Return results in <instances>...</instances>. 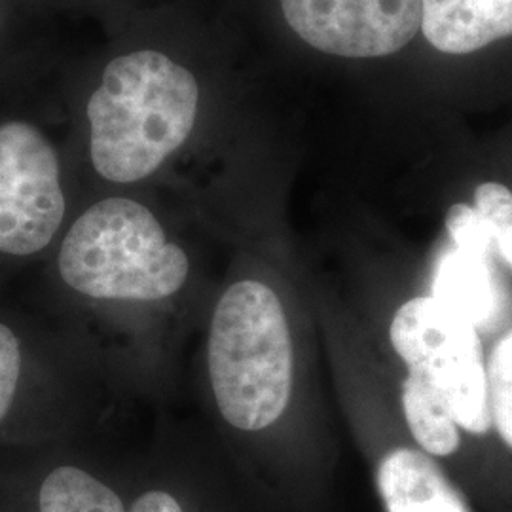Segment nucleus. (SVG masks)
I'll return each mask as SVG.
<instances>
[{
    "mask_svg": "<svg viewBox=\"0 0 512 512\" xmlns=\"http://www.w3.org/2000/svg\"><path fill=\"white\" fill-rule=\"evenodd\" d=\"M486 378L492 425L512 450V329L495 344L486 365Z\"/></svg>",
    "mask_w": 512,
    "mask_h": 512,
    "instance_id": "9b49d317",
    "label": "nucleus"
},
{
    "mask_svg": "<svg viewBox=\"0 0 512 512\" xmlns=\"http://www.w3.org/2000/svg\"><path fill=\"white\" fill-rule=\"evenodd\" d=\"M492 256L454 247L440 256L433 277V298L469 319L476 329L497 315L499 293Z\"/></svg>",
    "mask_w": 512,
    "mask_h": 512,
    "instance_id": "6e6552de",
    "label": "nucleus"
},
{
    "mask_svg": "<svg viewBox=\"0 0 512 512\" xmlns=\"http://www.w3.org/2000/svg\"><path fill=\"white\" fill-rule=\"evenodd\" d=\"M61 281L103 304H162L183 291L192 264L143 203L107 198L74 220L57 256Z\"/></svg>",
    "mask_w": 512,
    "mask_h": 512,
    "instance_id": "7ed1b4c3",
    "label": "nucleus"
},
{
    "mask_svg": "<svg viewBox=\"0 0 512 512\" xmlns=\"http://www.w3.org/2000/svg\"><path fill=\"white\" fill-rule=\"evenodd\" d=\"M281 8L315 50L351 59L395 54L421 29V0H281Z\"/></svg>",
    "mask_w": 512,
    "mask_h": 512,
    "instance_id": "423d86ee",
    "label": "nucleus"
},
{
    "mask_svg": "<svg viewBox=\"0 0 512 512\" xmlns=\"http://www.w3.org/2000/svg\"><path fill=\"white\" fill-rule=\"evenodd\" d=\"M21 344L16 332L0 323V421L4 420L16 401L21 380Z\"/></svg>",
    "mask_w": 512,
    "mask_h": 512,
    "instance_id": "4468645a",
    "label": "nucleus"
},
{
    "mask_svg": "<svg viewBox=\"0 0 512 512\" xmlns=\"http://www.w3.org/2000/svg\"><path fill=\"white\" fill-rule=\"evenodd\" d=\"M475 209L494 232L495 255L512 268V192L499 183L476 186Z\"/></svg>",
    "mask_w": 512,
    "mask_h": 512,
    "instance_id": "f8f14e48",
    "label": "nucleus"
},
{
    "mask_svg": "<svg viewBox=\"0 0 512 512\" xmlns=\"http://www.w3.org/2000/svg\"><path fill=\"white\" fill-rule=\"evenodd\" d=\"M205 355L213 403L228 427L253 435L283 418L293 397V334L268 283L238 277L226 285L211 313Z\"/></svg>",
    "mask_w": 512,
    "mask_h": 512,
    "instance_id": "f03ea898",
    "label": "nucleus"
},
{
    "mask_svg": "<svg viewBox=\"0 0 512 512\" xmlns=\"http://www.w3.org/2000/svg\"><path fill=\"white\" fill-rule=\"evenodd\" d=\"M200 105L194 74L152 50L112 59L88 103L90 154L110 183H139L190 137Z\"/></svg>",
    "mask_w": 512,
    "mask_h": 512,
    "instance_id": "f257e3e1",
    "label": "nucleus"
},
{
    "mask_svg": "<svg viewBox=\"0 0 512 512\" xmlns=\"http://www.w3.org/2000/svg\"><path fill=\"white\" fill-rule=\"evenodd\" d=\"M403 410L412 437L431 458H452L461 446L459 427L439 391L414 372L403 382Z\"/></svg>",
    "mask_w": 512,
    "mask_h": 512,
    "instance_id": "1a4fd4ad",
    "label": "nucleus"
},
{
    "mask_svg": "<svg viewBox=\"0 0 512 512\" xmlns=\"http://www.w3.org/2000/svg\"><path fill=\"white\" fill-rule=\"evenodd\" d=\"M129 512H188L181 497L171 490L156 486L143 490L129 505Z\"/></svg>",
    "mask_w": 512,
    "mask_h": 512,
    "instance_id": "2eb2a0df",
    "label": "nucleus"
},
{
    "mask_svg": "<svg viewBox=\"0 0 512 512\" xmlns=\"http://www.w3.org/2000/svg\"><path fill=\"white\" fill-rule=\"evenodd\" d=\"M67 211L52 143L27 122L0 126V253L37 255Z\"/></svg>",
    "mask_w": 512,
    "mask_h": 512,
    "instance_id": "39448f33",
    "label": "nucleus"
},
{
    "mask_svg": "<svg viewBox=\"0 0 512 512\" xmlns=\"http://www.w3.org/2000/svg\"><path fill=\"white\" fill-rule=\"evenodd\" d=\"M421 31L439 52L471 54L512 37V0H421Z\"/></svg>",
    "mask_w": 512,
    "mask_h": 512,
    "instance_id": "0eeeda50",
    "label": "nucleus"
},
{
    "mask_svg": "<svg viewBox=\"0 0 512 512\" xmlns=\"http://www.w3.org/2000/svg\"><path fill=\"white\" fill-rule=\"evenodd\" d=\"M446 228L454 247L495 255L492 226L478 215L475 207L465 203L452 205L446 215Z\"/></svg>",
    "mask_w": 512,
    "mask_h": 512,
    "instance_id": "ddd939ff",
    "label": "nucleus"
},
{
    "mask_svg": "<svg viewBox=\"0 0 512 512\" xmlns=\"http://www.w3.org/2000/svg\"><path fill=\"white\" fill-rule=\"evenodd\" d=\"M38 512H129V505L88 469L59 465L40 484Z\"/></svg>",
    "mask_w": 512,
    "mask_h": 512,
    "instance_id": "9d476101",
    "label": "nucleus"
},
{
    "mask_svg": "<svg viewBox=\"0 0 512 512\" xmlns=\"http://www.w3.org/2000/svg\"><path fill=\"white\" fill-rule=\"evenodd\" d=\"M389 338L408 372L439 391L458 427L476 437L490 431L484 349L469 319L433 296H418L397 310Z\"/></svg>",
    "mask_w": 512,
    "mask_h": 512,
    "instance_id": "20e7f679",
    "label": "nucleus"
}]
</instances>
